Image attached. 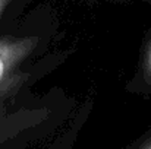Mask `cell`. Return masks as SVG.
Instances as JSON below:
<instances>
[{
  "label": "cell",
  "mask_w": 151,
  "mask_h": 149,
  "mask_svg": "<svg viewBox=\"0 0 151 149\" xmlns=\"http://www.w3.org/2000/svg\"><path fill=\"white\" fill-rule=\"evenodd\" d=\"M25 51L24 43H3L0 44V82L6 76L7 70L13 63L16 61V57H19Z\"/></svg>",
  "instance_id": "6da1fadb"
},
{
  "label": "cell",
  "mask_w": 151,
  "mask_h": 149,
  "mask_svg": "<svg viewBox=\"0 0 151 149\" xmlns=\"http://www.w3.org/2000/svg\"><path fill=\"white\" fill-rule=\"evenodd\" d=\"M142 76L144 81L151 86V40L145 50V56H144V64H142Z\"/></svg>",
  "instance_id": "7a4b0ae2"
},
{
  "label": "cell",
  "mask_w": 151,
  "mask_h": 149,
  "mask_svg": "<svg viewBox=\"0 0 151 149\" xmlns=\"http://www.w3.org/2000/svg\"><path fill=\"white\" fill-rule=\"evenodd\" d=\"M6 3H7V0H0V13H1V10H3V7H4Z\"/></svg>",
  "instance_id": "3957f363"
}]
</instances>
